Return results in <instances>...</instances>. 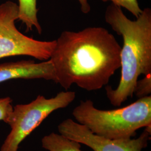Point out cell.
Segmentation results:
<instances>
[{
    "label": "cell",
    "mask_w": 151,
    "mask_h": 151,
    "mask_svg": "<svg viewBox=\"0 0 151 151\" xmlns=\"http://www.w3.org/2000/svg\"><path fill=\"white\" fill-rule=\"evenodd\" d=\"M49 60L56 83L67 91L73 84L88 91L101 89L121 67L122 47L105 28L65 30L55 40Z\"/></svg>",
    "instance_id": "cell-1"
},
{
    "label": "cell",
    "mask_w": 151,
    "mask_h": 151,
    "mask_svg": "<svg viewBox=\"0 0 151 151\" xmlns=\"http://www.w3.org/2000/svg\"><path fill=\"white\" fill-rule=\"evenodd\" d=\"M105 20L123 39L119 85L114 90L110 86L105 88L109 101L120 106L133 97L139 77L151 74V10H142L136 20H131L121 7L111 4L106 8Z\"/></svg>",
    "instance_id": "cell-2"
},
{
    "label": "cell",
    "mask_w": 151,
    "mask_h": 151,
    "mask_svg": "<svg viewBox=\"0 0 151 151\" xmlns=\"http://www.w3.org/2000/svg\"><path fill=\"white\" fill-rule=\"evenodd\" d=\"M77 122L96 135L108 139L130 138L142 128L151 127V96L123 108L100 110L90 100L81 101L72 111Z\"/></svg>",
    "instance_id": "cell-3"
},
{
    "label": "cell",
    "mask_w": 151,
    "mask_h": 151,
    "mask_svg": "<svg viewBox=\"0 0 151 151\" xmlns=\"http://www.w3.org/2000/svg\"><path fill=\"white\" fill-rule=\"evenodd\" d=\"M76 98L73 91H61L56 96L46 98L39 95L30 103L13 107L9 123L11 130L0 151H18L19 146L50 114L69 106Z\"/></svg>",
    "instance_id": "cell-4"
},
{
    "label": "cell",
    "mask_w": 151,
    "mask_h": 151,
    "mask_svg": "<svg viewBox=\"0 0 151 151\" xmlns=\"http://www.w3.org/2000/svg\"><path fill=\"white\" fill-rule=\"evenodd\" d=\"M18 5L8 1L0 5V58L26 55L40 60L50 59L56 40L40 41L29 37L16 27Z\"/></svg>",
    "instance_id": "cell-5"
},
{
    "label": "cell",
    "mask_w": 151,
    "mask_h": 151,
    "mask_svg": "<svg viewBox=\"0 0 151 151\" xmlns=\"http://www.w3.org/2000/svg\"><path fill=\"white\" fill-rule=\"evenodd\" d=\"M145 128L137 138L111 139L95 134L86 127L70 118L64 120L58 126L59 133L86 145L93 151H142L151 138V127Z\"/></svg>",
    "instance_id": "cell-6"
},
{
    "label": "cell",
    "mask_w": 151,
    "mask_h": 151,
    "mask_svg": "<svg viewBox=\"0 0 151 151\" xmlns=\"http://www.w3.org/2000/svg\"><path fill=\"white\" fill-rule=\"evenodd\" d=\"M15 79H44L56 83L54 67L50 60L40 63L22 60L0 64V83Z\"/></svg>",
    "instance_id": "cell-7"
},
{
    "label": "cell",
    "mask_w": 151,
    "mask_h": 151,
    "mask_svg": "<svg viewBox=\"0 0 151 151\" xmlns=\"http://www.w3.org/2000/svg\"><path fill=\"white\" fill-rule=\"evenodd\" d=\"M19 20L22 21L27 27V32L35 28L39 34L42 32L38 19L37 0H18Z\"/></svg>",
    "instance_id": "cell-8"
},
{
    "label": "cell",
    "mask_w": 151,
    "mask_h": 151,
    "mask_svg": "<svg viewBox=\"0 0 151 151\" xmlns=\"http://www.w3.org/2000/svg\"><path fill=\"white\" fill-rule=\"evenodd\" d=\"M42 146L48 151H83L81 150V143L56 133L43 137Z\"/></svg>",
    "instance_id": "cell-9"
},
{
    "label": "cell",
    "mask_w": 151,
    "mask_h": 151,
    "mask_svg": "<svg viewBox=\"0 0 151 151\" xmlns=\"http://www.w3.org/2000/svg\"><path fill=\"white\" fill-rule=\"evenodd\" d=\"M151 74L145 76V77L138 80L135 85L134 94L138 99L151 95Z\"/></svg>",
    "instance_id": "cell-10"
},
{
    "label": "cell",
    "mask_w": 151,
    "mask_h": 151,
    "mask_svg": "<svg viewBox=\"0 0 151 151\" xmlns=\"http://www.w3.org/2000/svg\"><path fill=\"white\" fill-rule=\"evenodd\" d=\"M103 2L111 1L112 4L119 6L120 7H124L126 10L137 18L142 12L138 4L137 0H101Z\"/></svg>",
    "instance_id": "cell-11"
},
{
    "label": "cell",
    "mask_w": 151,
    "mask_h": 151,
    "mask_svg": "<svg viewBox=\"0 0 151 151\" xmlns=\"http://www.w3.org/2000/svg\"><path fill=\"white\" fill-rule=\"evenodd\" d=\"M12 100L10 97L0 98V122L8 124L13 110Z\"/></svg>",
    "instance_id": "cell-12"
},
{
    "label": "cell",
    "mask_w": 151,
    "mask_h": 151,
    "mask_svg": "<svg viewBox=\"0 0 151 151\" xmlns=\"http://www.w3.org/2000/svg\"><path fill=\"white\" fill-rule=\"evenodd\" d=\"M80 5L81 10L83 14H88L91 11V6L88 2V0H78Z\"/></svg>",
    "instance_id": "cell-13"
}]
</instances>
